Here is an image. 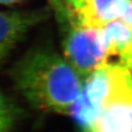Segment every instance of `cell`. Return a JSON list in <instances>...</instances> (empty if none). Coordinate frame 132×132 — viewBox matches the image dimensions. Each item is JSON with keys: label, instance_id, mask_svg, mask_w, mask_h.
Wrapping results in <instances>:
<instances>
[{"label": "cell", "instance_id": "5b68a950", "mask_svg": "<svg viewBox=\"0 0 132 132\" xmlns=\"http://www.w3.org/2000/svg\"><path fill=\"white\" fill-rule=\"evenodd\" d=\"M82 132H132V99L117 101L104 107Z\"/></svg>", "mask_w": 132, "mask_h": 132}, {"label": "cell", "instance_id": "8fae6325", "mask_svg": "<svg viewBox=\"0 0 132 132\" xmlns=\"http://www.w3.org/2000/svg\"><path fill=\"white\" fill-rule=\"evenodd\" d=\"M120 19L132 27V0H127Z\"/></svg>", "mask_w": 132, "mask_h": 132}, {"label": "cell", "instance_id": "30bf717a", "mask_svg": "<svg viewBox=\"0 0 132 132\" xmlns=\"http://www.w3.org/2000/svg\"><path fill=\"white\" fill-rule=\"evenodd\" d=\"M119 57L120 64H122L129 70H132V43Z\"/></svg>", "mask_w": 132, "mask_h": 132}, {"label": "cell", "instance_id": "7c38bea8", "mask_svg": "<svg viewBox=\"0 0 132 132\" xmlns=\"http://www.w3.org/2000/svg\"><path fill=\"white\" fill-rule=\"evenodd\" d=\"M84 1L85 0H64L66 6H68L71 10L75 13V14L82 7V4H84Z\"/></svg>", "mask_w": 132, "mask_h": 132}, {"label": "cell", "instance_id": "3957f363", "mask_svg": "<svg viewBox=\"0 0 132 132\" xmlns=\"http://www.w3.org/2000/svg\"><path fill=\"white\" fill-rule=\"evenodd\" d=\"M63 33L64 58L85 81L91 73L105 65L107 52L102 29L85 27L77 16L60 25Z\"/></svg>", "mask_w": 132, "mask_h": 132}, {"label": "cell", "instance_id": "8992f818", "mask_svg": "<svg viewBox=\"0 0 132 132\" xmlns=\"http://www.w3.org/2000/svg\"><path fill=\"white\" fill-rule=\"evenodd\" d=\"M127 0H85L76 16L85 27L101 29L121 18Z\"/></svg>", "mask_w": 132, "mask_h": 132}, {"label": "cell", "instance_id": "52a82bcc", "mask_svg": "<svg viewBox=\"0 0 132 132\" xmlns=\"http://www.w3.org/2000/svg\"><path fill=\"white\" fill-rule=\"evenodd\" d=\"M101 29L109 56H120L132 43V27L121 19L107 23Z\"/></svg>", "mask_w": 132, "mask_h": 132}, {"label": "cell", "instance_id": "6da1fadb", "mask_svg": "<svg viewBox=\"0 0 132 132\" xmlns=\"http://www.w3.org/2000/svg\"><path fill=\"white\" fill-rule=\"evenodd\" d=\"M18 90L39 110L70 114L84 80L65 58L46 49L27 53L12 71Z\"/></svg>", "mask_w": 132, "mask_h": 132}, {"label": "cell", "instance_id": "7a4b0ae2", "mask_svg": "<svg viewBox=\"0 0 132 132\" xmlns=\"http://www.w3.org/2000/svg\"><path fill=\"white\" fill-rule=\"evenodd\" d=\"M128 99H132L129 69L122 64H105L84 81L81 94L70 114L82 130L93 123L104 107Z\"/></svg>", "mask_w": 132, "mask_h": 132}, {"label": "cell", "instance_id": "9c48e42d", "mask_svg": "<svg viewBox=\"0 0 132 132\" xmlns=\"http://www.w3.org/2000/svg\"><path fill=\"white\" fill-rule=\"evenodd\" d=\"M50 2L52 4L54 11H55L58 20L63 19L64 16H67L71 11L70 8L66 6L64 0H50Z\"/></svg>", "mask_w": 132, "mask_h": 132}, {"label": "cell", "instance_id": "277c9868", "mask_svg": "<svg viewBox=\"0 0 132 132\" xmlns=\"http://www.w3.org/2000/svg\"><path fill=\"white\" fill-rule=\"evenodd\" d=\"M46 15L41 10L0 11V63Z\"/></svg>", "mask_w": 132, "mask_h": 132}, {"label": "cell", "instance_id": "ba28073f", "mask_svg": "<svg viewBox=\"0 0 132 132\" xmlns=\"http://www.w3.org/2000/svg\"><path fill=\"white\" fill-rule=\"evenodd\" d=\"M19 116V110L0 91V132H11Z\"/></svg>", "mask_w": 132, "mask_h": 132}, {"label": "cell", "instance_id": "4fadbf2b", "mask_svg": "<svg viewBox=\"0 0 132 132\" xmlns=\"http://www.w3.org/2000/svg\"><path fill=\"white\" fill-rule=\"evenodd\" d=\"M25 0H0V4L2 5H12L16 4V3H20Z\"/></svg>", "mask_w": 132, "mask_h": 132}]
</instances>
